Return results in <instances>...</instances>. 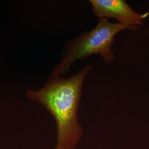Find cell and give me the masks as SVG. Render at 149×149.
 <instances>
[{
    "label": "cell",
    "instance_id": "cell-1",
    "mask_svg": "<svg viewBox=\"0 0 149 149\" xmlns=\"http://www.w3.org/2000/svg\"><path fill=\"white\" fill-rule=\"evenodd\" d=\"M93 65H88L69 78L50 77L37 91L29 90L27 98L43 105L53 117L57 129V143L54 149H74L82 137L78 111L84 82Z\"/></svg>",
    "mask_w": 149,
    "mask_h": 149
},
{
    "label": "cell",
    "instance_id": "cell-2",
    "mask_svg": "<svg viewBox=\"0 0 149 149\" xmlns=\"http://www.w3.org/2000/svg\"><path fill=\"white\" fill-rule=\"evenodd\" d=\"M137 29L118 22L112 23L107 18H100L95 28L81 34L70 43L50 77L67 74L76 60H84L94 55L101 56L106 64H111L115 58L112 48L116 36L123 31Z\"/></svg>",
    "mask_w": 149,
    "mask_h": 149
},
{
    "label": "cell",
    "instance_id": "cell-3",
    "mask_svg": "<svg viewBox=\"0 0 149 149\" xmlns=\"http://www.w3.org/2000/svg\"><path fill=\"white\" fill-rule=\"evenodd\" d=\"M93 14L100 18H114L118 23L138 28L148 16L134 11L124 0H90Z\"/></svg>",
    "mask_w": 149,
    "mask_h": 149
}]
</instances>
